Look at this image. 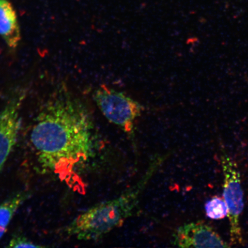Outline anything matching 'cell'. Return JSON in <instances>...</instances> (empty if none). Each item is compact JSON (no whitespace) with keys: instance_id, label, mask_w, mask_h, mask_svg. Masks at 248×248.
<instances>
[{"instance_id":"7","label":"cell","mask_w":248,"mask_h":248,"mask_svg":"<svg viewBox=\"0 0 248 248\" xmlns=\"http://www.w3.org/2000/svg\"><path fill=\"white\" fill-rule=\"evenodd\" d=\"M0 36L12 49L17 47L21 39L16 12L8 0H0Z\"/></svg>"},{"instance_id":"6","label":"cell","mask_w":248,"mask_h":248,"mask_svg":"<svg viewBox=\"0 0 248 248\" xmlns=\"http://www.w3.org/2000/svg\"><path fill=\"white\" fill-rule=\"evenodd\" d=\"M172 243L180 248H229L218 232L203 221L180 226L172 235Z\"/></svg>"},{"instance_id":"4","label":"cell","mask_w":248,"mask_h":248,"mask_svg":"<svg viewBox=\"0 0 248 248\" xmlns=\"http://www.w3.org/2000/svg\"><path fill=\"white\" fill-rule=\"evenodd\" d=\"M94 99L107 120L126 133H132L142 107L124 93L101 85L94 92Z\"/></svg>"},{"instance_id":"3","label":"cell","mask_w":248,"mask_h":248,"mask_svg":"<svg viewBox=\"0 0 248 248\" xmlns=\"http://www.w3.org/2000/svg\"><path fill=\"white\" fill-rule=\"evenodd\" d=\"M221 162L224 174L223 198L228 208L230 223L231 246L243 244L240 217L244 209V192L237 164L229 155L222 152Z\"/></svg>"},{"instance_id":"1","label":"cell","mask_w":248,"mask_h":248,"mask_svg":"<svg viewBox=\"0 0 248 248\" xmlns=\"http://www.w3.org/2000/svg\"><path fill=\"white\" fill-rule=\"evenodd\" d=\"M30 140L41 172L70 186L78 170L94 156L97 142L88 108L63 86L40 107Z\"/></svg>"},{"instance_id":"5","label":"cell","mask_w":248,"mask_h":248,"mask_svg":"<svg viewBox=\"0 0 248 248\" xmlns=\"http://www.w3.org/2000/svg\"><path fill=\"white\" fill-rule=\"evenodd\" d=\"M24 93L15 95L0 112V173L16 143L20 130V108Z\"/></svg>"},{"instance_id":"8","label":"cell","mask_w":248,"mask_h":248,"mask_svg":"<svg viewBox=\"0 0 248 248\" xmlns=\"http://www.w3.org/2000/svg\"><path fill=\"white\" fill-rule=\"evenodd\" d=\"M28 197L29 194L21 192L0 203V240L7 231L16 213Z\"/></svg>"},{"instance_id":"2","label":"cell","mask_w":248,"mask_h":248,"mask_svg":"<svg viewBox=\"0 0 248 248\" xmlns=\"http://www.w3.org/2000/svg\"><path fill=\"white\" fill-rule=\"evenodd\" d=\"M155 159L134 186L120 196L101 203L80 214L66 229L67 234L78 240H98L120 226L133 215L149 182L163 162Z\"/></svg>"},{"instance_id":"10","label":"cell","mask_w":248,"mask_h":248,"mask_svg":"<svg viewBox=\"0 0 248 248\" xmlns=\"http://www.w3.org/2000/svg\"><path fill=\"white\" fill-rule=\"evenodd\" d=\"M9 248H42V246L36 244L23 235H15L9 241Z\"/></svg>"},{"instance_id":"9","label":"cell","mask_w":248,"mask_h":248,"mask_svg":"<svg viewBox=\"0 0 248 248\" xmlns=\"http://www.w3.org/2000/svg\"><path fill=\"white\" fill-rule=\"evenodd\" d=\"M204 209L206 216L210 219L219 220L228 216V208L224 198L218 196L207 201Z\"/></svg>"}]
</instances>
